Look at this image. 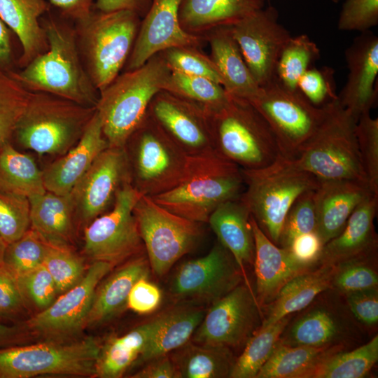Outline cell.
I'll return each instance as SVG.
<instances>
[{
    "mask_svg": "<svg viewBox=\"0 0 378 378\" xmlns=\"http://www.w3.org/2000/svg\"><path fill=\"white\" fill-rule=\"evenodd\" d=\"M244 186L241 168L214 148L188 155L178 183L151 198L176 215L205 223L219 206L239 198Z\"/></svg>",
    "mask_w": 378,
    "mask_h": 378,
    "instance_id": "6da1fadb",
    "label": "cell"
},
{
    "mask_svg": "<svg viewBox=\"0 0 378 378\" xmlns=\"http://www.w3.org/2000/svg\"><path fill=\"white\" fill-rule=\"evenodd\" d=\"M43 27L48 50L22 71L10 74L30 91L49 93L95 107L99 92L81 59L75 29L54 20L46 21Z\"/></svg>",
    "mask_w": 378,
    "mask_h": 378,
    "instance_id": "7a4b0ae2",
    "label": "cell"
},
{
    "mask_svg": "<svg viewBox=\"0 0 378 378\" xmlns=\"http://www.w3.org/2000/svg\"><path fill=\"white\" fill-rule=\"evenodd\" d=\"M170 74L158 53L141 66L120 73L99 92L95 108L109 146L125 148L146 118L154 96L165 89Z\"/></svg>",
    "mask_w": 378,
    "mask_h": 378,
    "instance_id": "3957f363",
    "label": "cell"
},
{
    "mask_svg": "<svg viewBox=\"0 0 378 378\" xmlns=\"http://www.w3.org/2000/svg\"><path fill=\"white\" fill-rule=\"evenodd\" d=\"M356 123L337 99L327 104L323 121L297 155L282 158L290 167L309 172L319 181L348 179L368 183L360 159Z\"/></svg>",
    "mask_w": 378,
    "mask_h": 378,
    "instance_id": "277c9868",
    "label": "cell"
},
{
    "mask_svg": "<svg viewBox=\"0 0 378 378\" xmlns=\"http://www.w3.org/2000/svg\"><path fill=\"white\" fill-rule=\"evenodd\" d=\"M206 113L214 148L241 169L265 168L282 156L273 131L247 100L229 94L222 106Z\"/></svg>",
    "mask_w": 378,
    "mask_h": 378,
    "instance_id": "5b68a950",
    "label": "cell"
},
{
    "mask_svg": "<svg viewBox=\"0 0 378 378\" xmlns=\"http://www.w3.org/2000/svg\"><path fill=\"white\" fill-rule=\"evenodd\" d=\"M141 17L122 10L92 12L77 22L75 29L80 55L96 89L100 92L125 67L132 50Z\"/></svg>",
    "mask_w": 378,
    "mask_h": 378,
    "instance_id": "8992f818",
    "label": "cell"
},
{
    "mask_svg": "<svg viewBox=\"0 0 378 378\" xmlns=\"http://www.w3.org/2000/svg\"><path fill=\"white\" fill-rule=\"evenodd\" d=\"M95 107L41 92H32L13 137L38 154L63 155L80 140Z\"/></svg>",
    "mask_w": 378,
    "mask_h": 378,
    "instance_id": "52a82bcc",
    "label": "cell"
},
{
    "mask_svg": "<svg viewBox=\"0 0 378 378\" xmlns=\"http://www.w3.org/2000/svg\"><path fill=\"white\" fill-rule=\"evenodd\" d=\"M241 171L245 189L239 198L261 230L278 245L292 204L302 193L314 190L319 180L290 167L282 156L265 168Z\"/></svg>",
    "mask_w": 378,
    "mask_h": 378,
    "instance_id": "ba28073f",
    "label": "cell"
},
{
    "mask_svg": "<svg viewBox=\"0 0 378 378\" xmlns=\"http://www.w3.org/2000/svg\"><path fill=\"white\" fill-rule=\"evenodd\" d=\"M130 182L142 195L153 197L180 181L188 155L148 115L125 146Z\"/></svg>",
    "mask_w": 378,
    "mask_h": 378,
    "instance_id": "9c48e42d",
    "label": "cell"
},
{
    "mask_svg": "<svg viewBox=\"0 0 378 378\" xmlns=\"http://www.w3.org/2000/svg\"><path fill=\"white\" fill-rule=\"evenodd\" d=\"M101 344L93 337L0 349V378L57 374L94 377Z\"/></svg>",
    "mask_w": 378,
    "mask_h": 378,
    "instance_id": "30bf717a",
    "label": "cell"
},
{
    "mask_svg": "<svg viewBox=\"0 0 378 378\" xmlns=\"http://www.w3.org/2000/svg\"><path fill=\"white\" fill-rule=\"evenodd\" d=\"M247 101L270 125L286 159L295 158L314 133L326 114L328 104L313 105L300 91L288 90L276 78L260 86Z\"/></svg>",
    "mask_w": 378,
    "mask_h": 378,
    "instance_id": "8fae6325",
    "label": "cell"
},
{
    "mask_svg": "<svg viewBox=\"0 0 378 378\" xmlns=\"http://www.w3.org/2000/svg\"><path fill=\"white\" fill-rule=\"evenodd\" d=\"M133 212L150 268L157 276H164L201 239V223L168 211L150 197L141 195Z\"/></svg>",
    "mask_w": 378,
    "mask_h": 378,
    "instance_id": "7c38bea8",
    "label": "cell"
},
{
    "mask_svg": "<svg viewBox=\"0 0 378 378\" xmlns=\"http://www.w3.org/2000/svg\"><path fill=\"white\" fill-rule=\"evenodd\" d=\"M141 195L130 181L125 182L111 209L85 226L83 253L92 262H105L115 267L144 248L133 212Z\"/></svg>",
    "mask_w": 378,
    "mask_h": 378,
    "instance_id": "4fadbf2b",
    "label": "cell"
},
{
    "mask_svg": "<svg viewBox=\"0 0 378 378\" xmlns=\"http://www.w3.org/2000/svg\"><path fill=\"white\" fill-rule=\"evenodd\" d=\"M263 312L255 293L239 284L212 303L195 331V343L218 345L229 349L245 345L259 328Z\"/></svg>",
    "mask_w": 378,
    "mask_h": 378,
    "instance_id": "5bb4252c",
    "label": "cell"
},
{
    "mask_svg": "<svg viewBox=\"0 0 378 378\" xmlns=\"http://www.w3.org/2000/svg\"><path fill=\"white\" fill-rule=\"evenodd\" d=\"M269 6L231 25L232 35L255 80L263 86L276 79L280 54L291 37Z\"/></svg>",
    "mask_w": 378,
    "mask_h": 378,
    "instance_id": "9a60e30c",
    "label": "cell"
},
{
    "mask_svg": "<svg viewBox=\"0 0 378 378\" xmlns=\"http://www.w3.org/2000/svg\"><path fill=\"white\" fill-rule=\"evenodd\" d=\"M244 280L231 253L219 242L204 256L181 264L172 279L170 292L177 300L214 303Z\"/></svg>",
    "mask_w": 378,
    "mask_h": 378,
    "instance_id": "2e32d148",
    "label": "cell"
},
{
    "mask_svg": "<svg viewBox=\"0 0 378 378\" xmlns=\"http://www.w3.org/2000/svg\"><path fill=\"white\" fill-rule=\"evenodd\" d=\"M113 267L108 262H92L76 285L59 295L48 308L25 321L24 325L29 330L53 337L78 333L85 328L97 287Z\"/></svg>",
    "mask_w": 378,
    "mask_h": 378,
    "instance_id": "e0dca14e",
    "label": "cell"
},
{
    "mask_svg": "<svg viewBox=\"0 0 378 378\" xmlns=\"http://www.w3.org/2000/svg\"><path fill=\"white\" fill-rule=\"evenodd\" d=\"M130 181L125 148L108 146L94 160L70 194L76 218L85 226L112 206L115 195Z\"/></svg>",
    "mask_w": 378,
    "mask_h": 378,
    "instance_id": "ac0fdd59",
    "label": "cell"
},
{
    "mask_svg": "<svg viewBox=\"0 0 378 378\" xmlns=\"http://www.w3.org/2000/svg\"><path fill=\"white\" fill-rule=\"evenodd\" d=\"M148 115L188 155L214 148L208 115L197 104L162 90L151 100Z\"/></svg>",
    "mask_w": 378,
    "mask_h": 378,
    "instance_id": "d6986e66",
    "label": "cell"
},
{
    "mask_svg": "<svg viewBox=\"0 0 378 378\" xmlns=\"http://www.w3.org/2000/svg\"><path fill=\"white\" fill-rule=\"evenodd\" d=\"M181 0H152L141 20L137 36L124 67L136 69L150 57L172 47L190 46L201 48L204 37L192 35L181 27L178 20Z\"/></svg>",
    "mask_w": 378,
    "mask_h": 378,
    "instance_id": "ffe728a7",
    "label": "cell"
},
{
    "mask_svg": "<svg viewBox=\"0 0 378 378\" xmlns=\"http://www.w3.org/2000/svg\"><path fill=\"white\" fill-rule=\"evenodd\" d=\"M344 55L349 74L337 99L357 122L377 101L378 37L370 30L361 32Z\"/></svg>",
    "mask_w": 378,
    "mask_h": 378,
    "instance_id": "44dd1931",
    "label": "cell"
},
{
    "mask_svg": "<svg viewBox=\"0 0 378 378\" xmlns=\"http://www.w3.org/2000/svg\"><path fill=\"white\" fill-rule=\"evenodd\" d=\"M255 241L253 267L255 276V295L262 309L276 296L281 288L295 276L318 265L298 260L286 248L272 241L251 216Z\"/></svg>",
    "mask_w": 378,
    "mask_h": 378,
    "instance_id": "7402d4cb",
    "label": "cell"
},
{
    "mask_svg": "<svg viewBox=\"0 0 378 378\" xmlns=\"http://www.w3.org/2000/svg\"><path fill=\"white\" fill-rule=\"evenodd\" d=\"M372 194L368 183L363 181H319L314 192L316 232L323 244L342 231L355 209Z\"/></svg>",
    "mask_w": 378,
    "mask_h": 378,
    "instance_id": "603a6c76",
    "label": "cell"
},
{
    "mask_svg": "<svg viewBox=\"0 0 378 378\" xmlns=\"http://www.w3.org/2000/svg\"><path fill=\"white\" fill-rule=\"evenodd\" d=\"M108 146L95 111L78 143L42 171L46 191L61 195L70 193L96 158Z\"/></svg>",
    "mask_w": 378,
    "mask_h": 378,
    "instance_id": "cb8c5ba5",
    "label": "cell"
},
{
    "mask_svg": "<svg viewBox=\"0 0 378 378\" xmlns=\"http://www.w3.org/2000/svg\"><path fill=\"white\" fill-rule=\"evenodd\" d=\"M250 218L247 207L239 197L219 206L211 214L207 223L218 242L235 260L244 284L253 291L246 272V267L253 265L255 256V241Z\"/></svg>",
    "mask_w": 378,
    "mask_h": 378,
    "instance_id": "d4e9b609",
    "label": "cell"
},
{
    "mask_svg": "<svg viewBox=\"0 0 378 378\" xmlns=\"http://www.w3.org/2000/svg\"><path fill=\"white\" fill-rule=\"evenodd\" d=\"M377 208L378 195L372 194L363 200L353 211L342 231L324 244L319 264L336 265L375 251L374 220Z\"/></svg>",
    "mask_w": 378,
    "mask_h": 378,
    "instance_id": "484cf974",
    "label": "cell"
},
{
    "mask_svg": "<svg viewBox=\"0 0 378 378\" xmlns=\"http://www.w3.org/2000/svg\"><path fill=\"white\" fill-rule=\"evenodd\" d=\"M204 38L209 45V57L220 76L224 89L230 95L250 99L260 86L242 56L232 35L231 25L214 29Z\"/></svg>",
    "mask_w": 378,
    "mask_h": 378,
    "instance_id": "4316f807",
    "label": "cell"
},
{
    "mask_svg": "<svg viewBox=\"0 0 378 378\" xmlns=\"http://www.w3.org/2000/svg\"><path fill=\"white\" fill-rule=\"evenodd\" d=\"M147 256L138 254L125 261L117 270L99 283L96 288L85 328L109 321L126 305L129 293L139 279L148 277Z\"/></svg>",
    "mask_w": 378,
    "mask_h": 378,
    "instance_id": "83f0119b",
    "label": "cell"
},
{
    "mask_svg": "<svg viewBox=\"0 0 378 378\" xmlns=\"http://www.w3.org/2000/svg\"><path fill=\"white\" fill-rule=\"evenodd\" d=\"M265 0H181L178 20L188 34L204 36L232 25L265 7Z\"/></svg>",
    "mask_w": 378,
    "mask_h": 378,
    "instance_id": "f1b7e54d",
    "label": "cell"
},
{
    "mask_svg": "<svg viewBox=\"0 0 378 378\" xmlns=\"http://www.w3.org/2000/svg\"><path fill=\"white\" fill-rule=\"evenodd\" d=\"M335 265L322 263L286 283L274 299L263 308L265 314L259 328L309 306L321 293L332 288Z\"/></svg>",
    "mask_w": 378,
    "mask_h": 378,
    "instance_id": "f546056e",
    "label": "cell"
},
{
    "mask_svg": "<svg viewBox=\"0 0 378 378\" xmlns=\"http://www.w3.org/2000/svg\"><path fill=\"white\" fill-rule=\"evenodd\" d=\"M29 200L31 228L50 246L71 247L76 220L71 195L46 191Z\"/></svg>",
    "mask_w": 378,
    "mask_h": 378,
    "instance_id": "4dcf8cb0",
    "label": "cell"
},
{
    "mask_svg": "<svg viewBox=\"0 0 378 378\" xmlns=\"http://www.w3.org/2000/svg\"><path fill=\"white\" fill-rule=\"evenodd\" d=\"M47 10L45 0H0V18L22 46L19 63L22 68L48 48L45 29L39 22Z\"/></svg>",
    "mask_w": 378,
    "mask_h": 378,
    "instance_id": "1f68e13d",
    "label": "cell"
},
{
    "mask_svg": "<svg viewBox=\"0 0 378 378\" xmlns=\"http://www.w3.org/2000/svg\"><path fill=\"white\" fill-rule=\"evenodd\" d=\"M162 314L101 345L94 377L119 378L135 364L162 321Z\"/></svg>",
    "mask_w": 378,
    "mask_h": 378,
    "instance_id": "d6a6232c",
    "label": "cell"
},
{
    "mask_svg": "<svg viewBox=\"0 0 378 378\" xmlns=\"http://www.w3.org/2000/svg\"><path fill=\"white\" fill-rule=\"evenodd\" d=\"M172 356L178 378L229 377L235 358L218 345L186 343Z\"/></svg>",
    "mask_w": 378,
    "mask_h": 378,
    "instance_id": "836d02e7",
    "label": "cell"
},
{
    "mask_svg": "<svg viewBox=\"0 0 378 378\" xmlns=\"http://www.w3.org/2000/svg\"><path fill=\"white\" fill-rule=\"evenodd\" d=\"M204 314V310L197 308H181L162 314L158 328L136 363L148 362L185 345Z\"/></svg>",
    "mask_w": 378,
    "mask_h": 378,
    "instance_id": "e575fe53",
    "label": "cell"
},
{
    "mask_svg": "<svg viewBox=\"0 0 378 378\" xmlns=\"http://www.w3.org/2000/svg\"><path fill=\"white\" fill-rule=\"evenodd\" d=\"M344 327L339 317L325 307L312 309L283 332L279 343L288 346H324L339 344Z\"/></svg>",
    "mask_w": 378,
    "mask_h": 378,
    "instance_id": "d590c367",
    "label": "cell"
},
{
    "mask_svg": "<svg viewBox=\"0 0 378 378\" xmlns=\"http://www.w3.org/2000/svg\"><path fill=\"white\" fill-rule=\"evenodd\" d=\"M342 349V344L316 347L288 346L279 342L255 378H306L321 360Z\"/></svg>",
    "mask_w": 378,
    "mask_h": 378,
    "instance_id": "8d00e7d4",
    "label": "cell"
},
{
    "mask_svg": "<svg viewBox=\"0 0 378 378\" xmlns=\"http://www.w3.org/2000/svg\"><path fill=\"white\" fill-rule=\"evenodd\" d=\"M0 189L28 198L46 192L43 174L34 159L8 143L0 147Z\"/></svg>",
    "mask_w": 378,
    "mask_h": 378,
    "instance_id": "74e56055",
    "label": "cell"
},
{
    "mask_svg": "<svg viewBox=\"0 0 378 378\" xmlns=\"http://www.w3.org/2000/svg\"><path fill=\"white\" fill-rule=\"evenodd\" d=\"M378 360V336L349 351H335L323 360L306 378H363Z\"/></svg>",
    "mask_w": 378,
    "mask_h": 378,
    "instance_id": "f35d334b",
    "label": "cell"
},
{
    "mask_svg": "<svg viewBox=\"0 0 378 378\" xmlns=\"http://www.w3.org/2000/svg\"><path fill=\"white\" fill-rule=\"evenodd\" d=\"M290 318L291 314L266 328H258L246 342L241 355L235 358L229 377L255 378L272 356Z\"/></svg>",
    "mask_w": 378,
    "mask_h": 378,
    "instance_id": "ab89813d",
    "label": "cell"
},
{
    "mask_svg": "<svg viewBox=\"0 0 378 378\" xmlns=\"http://www.w3.org/2000/svg\"><path fill=\"white\" fill-rule=\"evenodd\" d=\"M317 45L306 34L291 36L279 57L276 78L286 88L299 91L302 74L320 58Z\"/></svg>",
    "mask_w": 378,
    "mask_h": 378,
    "instance_id": "60d3db41",
    "label": "cell"
},
{
    "mask_svg": "<svg viewBox=\"0 0 378 378\" xmlns=\"http://www.w3.org/2000/svg\"><path fill=\"white\" fill-rule=\"evenodd\" d=\"M164 90L197 104L208 113L222 106L229 94L219 83L207 78L171 71Z\"/></svg>",
    "mask_w": 378,
    "mask_h": 378,
    "instance_id": "b9f144b4",
    "label": "cell"
},
{
    "mask_svg": "<svg viewBox=\"0 0 378 378\" xmlns=\"http://www.w3.org/2000/svg\"><path fill=\"white\" fill-rule=\"evenodd\" d=\"M30 94L10 73L0 71V147L10 143Z\"/></svg>",
    "mask_w": 378,
    "mask_h": 378,
    "instance_id": "7bdbcfd3",
    "label": "cell"
},
{
    "mask_svg": "<svg viewBox=\"0 0 378 378\" xmlns=\"http://www.w3.org/2000/svg\"><path fill=\"white\" fill-rule=\"evenodd\" d=\"M49 245L30 228L6 246L3 265L16 277L43 264Z\"/></svg>",
    "mask_w": 378,
    "mask_h": 378,
    "instance_id": "ee69618b",
    "label": "cell"
},
{
    "mask_svg": "<svg viewBox=\"0 0 378 378\" xmlns=\"http://www.w3.org/2000/svg\"><path fill=\"white\" fill-rule=\"evenodd\" d=\"M375 251L336 264L332 287L344 295L377 287L378 274L372 264Z\"/></svg>",
    "mask_w": 378,
    "mask_h": 378,
    "instance_id": "f6af8a7d",
    "label": "cell"
},
{
    "mask_svg": "<svg viewBox=\"0 0 378 378\" xmlns=\"http://www.w3.org/2000/svg\"><path fill=\"white\" fill-rule=\"evenodd\" d=\"M31 228L30 203L23 195L0 189V237L8 245Z\"/></svg>",
    "mask_w": 378,
    "mask_h": 378,
    "instance_id": "bcb514c9",
    "label": "cell"
},
{
    "mask_svg": "<svg viewBox=\"0 0 378 378\" xmlns=\"http://www.w3.org/2000/svg\"><path fill=\"white\" fill-rule=\"evenodd\" d=\"M160 53L171 71L207 78L222 85V79L215 64L200 47L176 46Z\"/></svg>",
    "mask_w": 378,
    "mask_h": 378,
    "instance_id": "7dc6e473",
    "label": "cell"
},
{
    "mask_svg": "<svg viewBox=\"0 0 378 378\" xmlns=\"http://www.w3.org/2000/svg\"><path fill=\"white\" fill-rule=\"evenodd\" d=\"M43 265L52 277L59 295L76 285L86 272L82 259L71 247L49 245Z\"/></svg>",
    "mask_w": 378,
    "mask_h": 378,
    "instance_id": "c3c4849f",
    "label": "cell"
},
{
    "mask_svg": "<svg viewBox=\"0 0 378 378\" xmlns=\"http://www.w3.org/2000/svg\"><path fill=\"white\" fill-rule=\"evenodd\" d=\"M356 136L361 164L372 191L378 195V118L370 113L357 120Z\"/></svg>",
    "mask_w": 378,
    "mask_h": 378,
    "instance_id": "681fc988",
    "label": "cell"
},
{
    "mask_svg": "<svg viewBox=\"0 0 378 378\" xmlns=\"http://www.w3.org/2000/svg\"><path fill=\"white\" fill-rule=\"evenodd\" d=\"M314 190L300 195L290 208L280 234L278 246L287 249L297 237L316 231Z\"/></svg>",
    "mask_w": 378,
    "mask_h": 378,
    "instance_id": "f907efd6",
    "label": "cell"
},
{
    "mask_svg": "<svg viewBox=\"0 0 378 378\" xmlns=\"http://www.w3.org/2000/svg\"><path fill=\"white\" fill-rule=\"evenodd\" d=\"M17 279L27 307L31 303L37 313L48 308L59 295L55 281L43 264Z\"/></svg>",
    "mask_w": 378,
    "mask_h": 378,
    "instance_id": "816d5d0a",
    "label": "cell"
},
{
    "mask_svg": "<svg viewBox=\"0 0 378 378\" xmlns=\"http://www.w3.org/2000/svg\"><path fill=\"white\" fill-rule=\"evenodd\" d=\"M335 71L329 66H312L300 77L298 88L313 105L321 107L337 99Z\"/></svg>",
    "mask_w": 378,
    "mask_h": 378,
    "instance_id": "f5cc1de1",
    "label": "cell"
},
{
    "mask_svg": "<svg viewBox=\"0 0 378 378\" xmlns=\"http://www.w3.org/2000/svg\"><path fill=\"white\" fill-rule=\"evenodd\" d=\"M378 24V0H344L337 28L363 32Z\"/></svg>",
    "mask_w": 378,
    "mask_h": 378,
    "instance_id": "db71d44e",
    "label": "cell"
},
{
    "mask_svg": "<svg viewBox=\"0 0 378 378\" xmlns=\"http://www.w3.org/2000/svg\"><path fill=\"white\" fill-rule=\"evenodd\" d=\"M27 308L17 277L0 265V322L17 323Z\"/></svg>",
    "mask_w": 378,
    "mask_h": 378,
    "instance_id": "11a10c76",
    "label": "cell"
},
{
    "mask_svg": "<svg viewBox=\"0 0 378 378\" xmlns=\"http://www.w3.org/2000/svg\"><path fill=\"white\" fill-rule=\"evenodd\" d=\"M162 298L158 286L148 281V277H142L131 288L126 306L136 313L147 314L157 309Z\"/></svg>",
    "mask_w": 378,
    "mask_h": 378,
    "instance_id": "9f6ffc18",
    "label": "cell"
},
{
    "mask_svg": "<svg viewBox=\"0 0 378 378\" xmlns=\"http://www.w3.org/2000/svg\"><path fill=\"white\" fill-rule=\"evenodd\" d=\"M345 295L351 312L360 322L369 326L377 323V287L353 291Z\"/></svg>",
    "mask_w": 378,
    "mask_h": 378,
    "instance_id": "6f0895ef",
    "label": "cell"
},
{
    "mask_svg": "<svg viewBox=\"0 0 378 378\" xmlns=\"http://www.w3.org/2000/svg\"><path fill=\"white\" fill-rule=\"evenodd\" d=\"M323 244L316 231L295 238L287 248L298 260L310 265H319Z\"/></svg>",
    "mask_w": 378,
    "mask_h": 378,
    "instance_id": "680465c9",
    "label": "cell"
},
{
    "mask_svg": "<svg viewBox=\"0 0 378 378\" xmlns=\"http://www.w3.org/2000/svg\"><path fill=\"white\" fill-rule=\"evenodd\" d=\"M141 370L134 373L132 378H178L176 367L168 354L148 361Z\"/></svg>",
    "mask_w": 378,
    "mask_h": 378,
    "instance_id": "91938a15",
    "label": "cell"
},
{
    "mask_svg": "<svg viewBox=\"0 0 378 378\" xmlns=\"http://www.w3.org/2000/svg\"><path fill=\"white\" fill-rule=\"evenodd\" d=\"M152 0H97L95 8L102 12L128 10L136 13L141 18L148 10Z\"/></svg>",
    "mask_w": 378,
    "mask_h": 378,
    "instance_id": "94428289",
    "label": "cell"
},
{
    "mask_svg": "<svg viewBox=\"0 0 378 378\" xmlns=\"http://www.w3.org/2000/svg\"><path fill=\"white\" fill-rule=\"evenodd\" d=\"M65 15L77 22L90 15L92 12V0H49Z\"/></svg>",
    "mask_w": 378,
    "mask_h": 378,
    "instance_id": "6125c7cd",
    "label": "cell"
},
{
    "mask_svg": "<svg viewBox=\"0 0 378 378\" xmlns=\"http://www.w3.org/2000/svg\"><path fill=\"white\" fill-rule=\"evenodd\" d=\"M24 325L0 322V349L23 344L29 333Z\"/></svg>",
    "mask_w": 378,
    "mask_h": 378,
    "instance_id": "be15d7a7",
    "label": "cell"
},
{
    "mask_svg": "<svg viewBox=\"0 0 378 378\" xmlns=\"http://www.w3.org/2000/svg\"><path fill=\"white\" fill-rule=\"evenodd\" d=\"M11 45L7 26L0 18V71L7 66L11 60Z\"/></svg>",
    "mask_w": 378,
    "mask_h": 378,
    "instance_id": "e7e4bbea",
    "label": "cell"
},
{
    "mask_svg": "<svg viewBox=\"0 0 378 378\" xmlns=\"http://www.w3.org/2000/svg\"><path fill=\"white\" fill-rule=\"evenodd\" d=\"M7 244L4 242L2 238L0 237V265L3 264L4 255Z\"/></svg>",
    "mask_w": 378,
    "mask_h": 378,
    "instance_id": "03108f58",
    "label": "cell"
},
{
    "mask_svg": "<svg viewBox=\"0 0 378 378\" xmlns=\"http://www.w3.org/2000/svg\"><path fill=\"white\" fill-rule=\"evenodd\" d=\"M333 3H338L342 0H331Z\"/></svg>",
    "mask_w": 378,
    "mask_h": 378,
    "instance_id": "003e7915",
    "label": "cell"
}]
</instances>
